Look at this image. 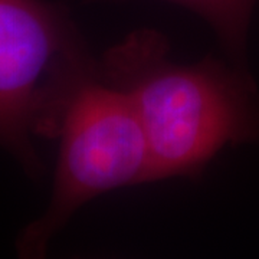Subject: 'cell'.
<instances>
[{
	"mask_svg": "<svg viewBox=\"0 0 259 259\" xmlns=\"http://www.w3.org/2000/svg\"><path fill=\"white\" fill-rule=\"evenodd\" d=\"M168 51L164 35L140 29L98 62L100 78L137 111L151 182L196 176L226 144L259 141V90L249 75L213 58L175 64Z\"/></svg>",
	"mask_w": 259,
	"mask_h": 259,
	"instance_id": "6da1fadb",
	"label": "cell"
},
{
	"mask_svg": "<svg viewBox=\"0 0 259 259\" xmlns=\"http://www.w3.org/2000/svg\"><path fill=\"white\" fill-rule=\"evenodd\" d=\"M97 74L64 6L0 0V147L28 175L42 170L32 139H56L71 100Z\"/></svg>",
	"mask_w": 259,
	"mask_h": 259,
	"instance_id": "7a4b0ae2",
	"label": "cell"
},
{
	"mask_svg": "<svg viewBox=\"0 0 259 259\" xmlns=\"http://www.w3.org/2000/svg\"><path fill=\"white\" fill-rule=\"evenodd\" d=\"M54 192L47 210L19 233L20 258L45 256L48 245L81 206L122 186L151 182L144 130L130 98L94 75L71 100L61 128Z\"/></svg>",
	"mask_w": 259,
	"mask_h": 259,
	"instance_id": "3957f363",
	"label": "cell"
},
{
	"mask_svg": "<svg viewBox=\"0 0 259 259\" xmlns=\"http://www.w3.org/2000/svg\"><path fill=\"white\" fill-rule=\"evenodd\" d=\"M111 2V0H85ZM193 10L214 29L223 48L236 61L243 55L250 15L256 0H168Z\"/></svg>",
	"mask_w": 259,
	"mask_h": 259,
	"instance_id": "277c9868",
	"label": "cell"
}]
</instances>
